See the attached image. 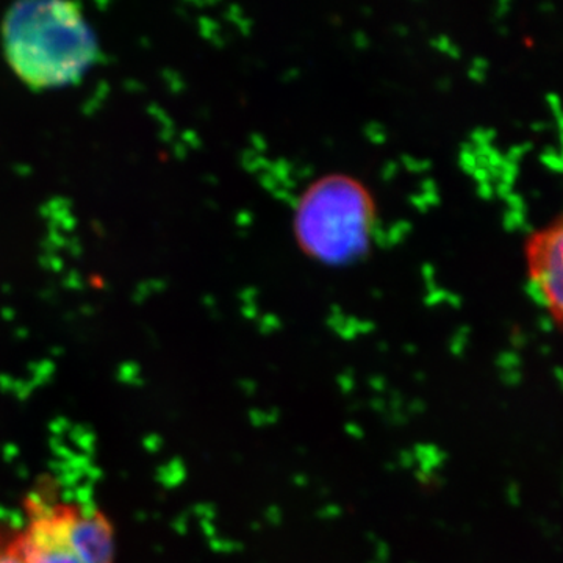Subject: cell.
Returning <instances> with one entry per match:
<instances>
[{
	"label": "cell",
	"mask_w": 563,
	"mask_h": 563,
	"mask_svg": "<svg viewBox=\"0 0 563 563\" xmlns=\"http://www.w3.org/2000/svg\"><path fill=\"white\" fill-rule=\"evenodd\" d=\"M540 163H542L544 168L550 169V172L563 174L562 155L559 154L558 151L553 150V147H547V150L540 154Z\"/></svg>",
	"instance_id": "cell-9"
},
{
	"label": "cell",
	"mask_w": 563,
	"mask_h": 563,
	"mask_svg": "<svg viewBox=\"0 0 563 563\" xmlns=\"http://www.w3.org/2000/svg\"><path fill=\"white\" fill-rule=\"evenodd\" d=\"M368 537H372V542L376 543V558L379 559V562H387L388 558H390V548L388 544L384 542V540L374 539L372 533H368Z\"/></svg>",
	"instance_id": "cell-20"
},
{
	"label": "cell",
	"mask_w": 563,
	"mask_h": 563,
	"mask_svg": "<svg viewBox=\"0 0 563 563\" xmlns=\"http://www.w3.org/2000/svg\"><path fill=\"white\" fill-rule=\"evenodd\" d=\"M559 141H561V146L563 147V132L559 133Z\"/></svg>",
	"instance_id": "cell-37"
},
{
	"label": "cell",
	"mask_w": 563,
	"mask_h": 563,
	"mask_svg": "<svg viewBox=\"0 0 563 563\" xmlns=\"http://www.w3.org/2000/svg\"><path fill=\"white\" fill-rule=\"evenodd\" d=\"M521 231H523L525 233H532L533 232V225L531 224V222H526V224L523 225V228H521Z\"/></svg>",
	"instance_id": "cell-35"
},
{
	"label": "cell",
	"mask_w": 563,
	"mask_h": 563,
	"mask_svg": "<svg viewBox=\"0 0 563 563\" xmlns=\"http://www.w3.org/2000/svg\"><path fill=\"white\" fill-rule=\"evenodd\" d=\"M507 207L512 211H521V213H526V201L523 196L518 195V192H510L506 199Z\"/></svg>",
	"instance_id": "cell-18"
},
{
	"label": "cell",
	"mask_w": 563,
	"mask_h": 563,
	"mask_svg": "<svg viewBox=\"0 0 563 563\" xmlns=\"http://www.w3.org/2000/svg\"><path fill=\"white\" fill-rule=\"evenodd\" d=\"M280 322L277 320V317H273V314H266L261 320V329L262 332L269 333L279 329Z\"/></svg>",
	"instance_id": "cell-22"
},
{
	"label": "cell",
	"mask_w": 563,
	"mask_h": 563,
	"mask_svg": "<svg viewBox=\"0 0 563 563\" xmlns=\"http://www.w3.org/2000/svg\"><path fill=\"white\" fill-rule=\"evenodd\" d=\"M526 222H528V217H526V213H521V211L507 210L504 213L503 224L506 231H521Z\"/></svg>",
	"instance_id": "cell-11"
},
{
	"label": "cell",
	"mask_w": 563,
	"mask_h": 563,
	"mask_svg": "<svg viewBox=\"0 0 563 563\" xmlns=\"http://www.w3.org/2000/svg\"><path fill=\"white\" fill-rule=\"evenodd\" d=\"M342 512V507L336 506V504H328V506L321 507L317 515L322 518V520H335Z\"/></svg>",
	"instance_id": "cell-19"
},
{
	"label": "cell",
	"mask_w": 563,
	"mask_h": 563,
	"mask_svg": "<svg viewBox=\"0 0 563 563\" xmlns=\"http://www.w3.org/2000/svg\"><path fill=\"white\" fill-rule=\"evenodd\" d=\"M13 543L24 563H117V532L99 507L62 498L51 485L27 493Z\"/></svg>",
	"instance_id": "cell-2"
},
{
	"label": "cell",
	"mask_w": 563,
	"mask_h": 563,
	"mask_svg": "<svg viewBox=\"0 0 563 563\" xmlns=\"http://www.w3.org/2000/svg\"><path fill=\"white\" fill-rule=\"evenodd\" d=\"M495 136L496 132L493 129H476L472 133V144L473 146H492Z\"/></svg>",
	"instance_id": "cell-12"
},
{
	"label": "cell",
	"mask_w": 563,
	"mask_h": 563,
	"mask_svg": "<svg viewBox=\"0 0 563 563\" xmlns=\"http://www.w3.org/2000/svg\"><path fill=\"white\" fill-rule=\"evenodd\" d=\"M377 563H383V562H377Z\"/></svg>",
	"instance_id": "cell-39"
},
{
	"label": "cell",
	"mask_w": 563,
	"mask_h": 563,
	"mask_svg": "<svg viewBox=\"0 0 563 563\" xmlns=\"http://www.w3.org/2000/svg\"><path fill=\"white\" fill-rule=\"evenodd\" d=\"M555 121H558L559 133L563 132V117Z\"/></svg>",
	"instance_id": "cell-36"
},
{
	"label": "cell",
	"mask_w": 563,
	"mask_h": 563,
	"mask_svg": "<svg viewBox=\"0 0 563 563\" xmlns=\"http://www.w3.org/2000/svg\"><path fill=\"white\" fill-rule=\"evenodd\" d=\"M369 406H372V409L374 412L384 415L388 410V401L384 398H374L372 399V402H369Z\"/></svg>",
	"instance_id": "cell-26"
},
{
	"label": "cell",
	"mask_w": 563,
	"mask_h": 563,
	"mask_svg": "<svg viewBox=\"0 0 563 563\" xmlns=\"http://www.w3.org/2000/svg\"><path fill=\"white\" fill-rule=\"evenodd\" d=\"M374 225L368 191L342 174L314 181L296 207L295 231L302 250L335 265L355 261L368 250Z\"/></svg>",
	"instance_id": "cell-3"
},
{
	"label": "cell",
	"mask_w": 563,
	"mask_h": 563,
	"mask_svg": "<svg viewBox=\"0 0 563 563\" xmlns=\"http://www.w3.org/2000/svg\"><path fill=\"white\" fill-rule=\"evenodd\" d=\"M488 69V62L484 58H476L473 62L472 69H470V76L473 80L483 81L485 79V73Z\"/></svg>",
	"instance_id": "cell-15"
},
{
	"label": "cell",
	"mask_w": 563,
	"mask_h": 563,
	"mask_svg": "<svg viewBox=\"0 0 563 563\" xmlns=\"http://www.w3.org/2000/svg\"><path fill=\"white\" fill-rule=\"evenodd\" d=\"M415 455L412 451L402 450L401 453H399L398 462H396V465L401 466V468H412L415 465Z\"/></svg>",
	"instance_id": "cell-23"
},
{
	"label": "cell",
	"mask_w": 563,
	"mask_h": 563,
	"mask_svg": "<svg viewBox=\"0 0 563 563\" xmlns=\"http://www.w3.org/2000/svg\"><path fill=\"white\" fill-rule=\"evenodd\" d=\"M531 151L532 143H521L517 144V146L510 147L509 152H507V155H504V157H506L507 161L518 163L521 161V158L525 157L526 154H529Z\"/></svg>",
	"instance_id": "cell-13"
},
{
	"label": "cell",
	"mask_w": 563,
	"mask_h": 563,
	"mask_svg": "<svg viewBox=\"0 0 563 563\" xmlns=\"http://www.w3.org/2000/svg\"><path fill=\"white\" fill-rule=\"evenodd\" d=\"M510 10V2H507V0H501V2L498 3V7H496V16L504 18L507 13H509Z\"/></svg>",
	"instance_id": "cell-31"
},
{
	"label": "cell",
	"mask_w": 563,
	"mask_h": 563,
	"mask_svg": "<svg viewBox=\"0 0 563 563\" xmlns=\"http://www.w3.org/2000/svg\"><path fill=\"white\" fill-rule=\"evenodd\" d=\"M547 103L550 107L551 113L554 114L555 120L563 117V102L561 96L555 95V92H550L547 96Z\"/></svg>",
	"instance_id": "cell-17"
},
{
	"label": "cell",
	"mask_w": 563,
	"mask_h": 563,
	"mask_svg": "<svg viewBox=\"0 0 563 563\" xmlns=\"http://www.w3.org/2000/svg\"><path fill=\"white\" fill-rule=\"evenodd\" d=\"M531 258L532 276L542 282L551 309L563 320V225L536 240Z\"/></svg>",
	"instance_id": "cell-4"
},
{
	"label": "cell",
	"mask_w": 563,
	"mask_h": 563,
	"mask_svg": "<svg viewBox=\"0 0 563 563\" xmlns=\"http://www.w3.org/2000/svg\"><path fill=\"white\" fill-rule=\"evenodd\" d=\"M540 328L543 329V331L550 332L554 329V318L551 317V314H543V317H540L539 320Z\"/></svg>",
	"instance_id": "cell-30"
},
{
	"label": "cell",
	"mask_w": 563,
	"mask_h": 563,
	"mask_svg": "<svg viewBox=\"0 0 563 563\" xmlns=\"http://www.w3.org/2000/svg\"><path fill=\"white\" fill-rule=\"evenodd\" d=\"M240 390L243 393H246L247 396L255 395V391H257V384L254 383V380L251 379H243L240 380Z\"/></svg>",
	"instance_id": "cell-28"
},
{
	"label": "cell",
	"mask_w": 563,
	"mask_h": 563,
	"mask_svg": "<svg viewBox=\"0 0 563 563\" xmlns=\"http://www.w3.org/2000/svg\"><path fill=\"white\" fill-rule=\"evenodd\" d=\"M292 483L301 488L307 487V485H309V476H306V474H296V476L292 477Z\"/></svg>",
	"instance_id": "cell-32"
},
{
	"label": "cell",
	"mask_w": 563,
	"mask_h": 563,
	"mask_svg": "<svg viewBox=\"0 0 563 563\" xmlns=\"http://www.w3.org/2000/svg\"><path fill=\"white\" fill-rule=\"evenodd\" d=\"M3 49L32 88L74 84L98 58V40L73 2L14 3L3 18Z\"/></svg>",
	"instance_id": "cell-1"
},
{
	"label": "cell",
	"mask_w": 563,
	"mask_h": 563,
	"mask_svg": "<svg viewBox=\"0 0 563 563\" xmlns=\"http://www.w3.org/2000/svg\"><path fill=\"white\" fill-rule=\"evenodd\" d=\"M369 387L374 391H385L387 390V379L384 376H372L368 380Z\"/></svg>",
	"instance_id": "cell-25"
},
{
	"label": "cell",
	"mask_w": 563,
	"mask_h": 563,
	"mask_svg": "<svg viewBox=\"0 0 563 563\" xmlns=\"http://www.w3.org/2000/svg\"><path fill=\"white\" fill-rule=\"evenodd\" d=\"M531 129L533 132H543L547 131L548 124L547 122H533Z\"/></svg>",
	"instance_id": "cell-33"
},
{
	"label": "cell",
	"mask_w": 563,
	"mask_h": 563,
	"mask_svg": "<svg viewBox=\"0 0 563 563\" xmlns=\"http://www.w3.org/2000/svg\"><path fill=\"white\" fill-rule=\"evenodd\" d=\"M265 520L272 526H280L282 521H284V514H282L279 507L269 506L268 509L265 510Z\"/></svg>",
	"instance_id": "cell-21"
},
{
	"label": "cell",
	"mask_w": 563,
	"mask_h": 563,
	"mask_svg": "<svg viewBox=\"0 0 563 563\" xmlns=\"http://www.w3.org/2000/svg\"><path fill=\"white\" fill-rule=\"evenodd\" d=\"M415 479L420 483L421 488H424L426 493H432L440 490V488L444 485V479L440 474L437 473H426L418 470L415 472Z\"/></svg>",
	"instance_id": "cell-8"
},
{
	"label": "cell",
	"mask_w": 563,
	"mask_h": 563,
	"mask_svg": "<svg viewBox=\"0 0 563 563\" xmlns=\"http://www.w3.org/2000/svg\"><path fill=\"white\" fill-rule=\"evenodd\" d=\"M346 432L350 433L352 439L362 440L365 437V432H363L362 426L355 424V422H350L346 424Z\"/></svg>",
	"instance_id": "cell-29"
},
{
	"label": "cell",
	"mask_w": 563,
	"mask_h": 563,
	"mask_svg": "<svg viewBox=\"0 0 563 563\" xmlns=\"http://www.w3.org/2000/svg\"><path fill=\"white\" fill-rule=\"evenodd\" d=\"M426 409H428V406H426L422 399H413V401L407 404L406 413L409 415V417H413V415L424 413Z\"/></svg>",
	"instance_id": "cell-24"
},
{
	"label": "cell",
	"mask_w": 563,
	"mask_h": 563,
	"mask_svg": "<svg viewBox=\"0 0 563 563\" xmlns=\"http://www.w3.org/2000/svg\"><path fill=\"white\" fill-rule=\"evenodd\" d=\"M540 10H542L543 13H551V11H554V5H551V3H543V5H540Z\"/></svg>",
	"instance_id": "cell-34"
},
{
	"label": "cell",
	"mask_w": 563,
	"mask_h": 563,
	"mask_svg": "<svg viewBox=\"0 0 563 563\" xmlns=\"http://www.w3.org/2000/svg\"><path fill=\"white\" fill-rule=\"evenodd\" d=\"M0 563H24L13 543V526L0 523Z\"/></svg>",
	"instance_id": "cell-6"
},
{
	"label": "cell",
	"mask_w": 563,
	"mask_h": 563,
	"mask_svg": "<svg viewBox=\"0 0 563 563\" xmlns=\"http://www.w3.org/2000/svg\"><path fill=\"white\" fill-rule=\"evenodd\" d=\"M279 410L272 409L269 412H262V410H251L250 420L255 428H263V426H273L279 421Z\"/></svg>",
	"instance_id": "cell-10"
},
{
	"label": "cell",
	"mask_w": 563,
	"mask_h": 563,
	"mask_svg": "<svg viewBox=\"0 0 563 563\" xmlns=\"http://www.w3.org/2000/svg\"><path fill=\"white\" fill-rule=\"evenodd\" d=\"M415 461L420 463L421 472L435 473L437 470L442 468L444 462L448 461V454L440 450L435 444H415L413 451Z\"/></svg>",
	"instance_id": "cell-5"
},
{
	"label": "cell",
	"mask_w": 563,
	"mask_h": 563,
	"mask_svg": "<svg viewBox=\"0 0 563 563\" xmlns=\"http://www.w3.org/2000/svg\"><path fill=\"white\" fill-rule=\"evenodd\" d=\"M385 422L390 426H406L410 417L404 410H390L385 412Z\"/></svg>",
	"instance_id": "cell-14"
},
{
	"label": "cell",
	"mask_w": 563,
	"mask_h": 563,
	"mask_svg": "<svg viewBox=\"0 0 563 563\" xmlns=\"http://www.w3.org/2000/svg\"><path fill=\"white\" fill-rule=\"evenodd\" d=\"M559 154H561L562 158H563V147H561V151H559Z\"/></svg>",
	"instance_id": "cell-38"
},
{
	"label": "cell",
	"mask_w": 563,
	"mask_h": 563,
	"mask_svg": "<svg viewBox=\"0 0 563 563\" xmlns=\"http://www.w3.org/2000/svg\"><path fill=\"white\" fill-rule=\"evenodd\" d=\"M526 295L536 306L542 307V309H551L550 296L542 285V282L537 279L536 276L529 277V280L525 285Z\"/></svg>",
	"instance_id": "cell-7"
},
{
	"label": "cell",
	"mask_w": 563,
	"mask_h": 563,
	"mask_svg": "<svg viewBox=\"0 0 563 563\" xmlns=\"http://www.w3.org/2000/svg\"><path fill=\"white\" fill-rule=\"evenodd\" d=\"M336 383H339L340 390H342L344 395H350V393L354 390L355 379L354 376H352V372H350V369H346V372L340 374Z\"/></svg>",
	"instance_id": "cell-16"
},
{
	"label": "cell",
	"mask_w": 563,
	"mask_h": 563,
	"mask_svg": "<svg viewBox=\"0 0 563 563\" xmlns=\"http://www.w3.org/2000/svg\"><path fill=\"white\" fill-rule=\"evenodd\" d=\"M477 192H479L481 198L485 199V201H490L493 196H495V187L492 184H483L477 188Z\"/></svg>",
	"instance_id": "cell-27"
}]
</instances>
